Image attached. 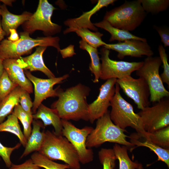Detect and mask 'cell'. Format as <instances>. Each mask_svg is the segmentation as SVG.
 <instances>
[{"label": "cell", "instance_id": "6da1fadb", "mask_svg": "<svg viewBox=\"0 0 169 169\" xmlns=\"http://www.w3.org/2000/svg\"><path fill=\"white\" fill-rule=\"evenodd\" d=\"M90 88L79 84L65 91L59 90L58 99L52 105L61 119L89 120V105L87 97Z\"/></svg>", "mask_w": 169, "mask_h": 169}, {"label": "cell", "instance_id": "7a4b0ae2", "mask_svg": "<svg viewBox=\"0 0 169 169\" xmlns=\"http://www.w3.org/2000/svg\"><path fill=\"white\" fill-rule=\"evenodd\" d=\"M19 39L12 41L3 40L0 43V58L6 59H18L22 56L30 54L33 48L37 46H51L55 48L58 52L61 49L58 37L46 36L32 38L25 32L20 33Z\"/></svg>", "mask_w": 169, "mask_h": 169}, {"label": "cell", "instance_id": "3957f363", "mask_svg": "<svg viewBox=\"0 0 169 169\" xmlns=\"http://www.w3.org/2000/svg\"><path fill=\"white\" fill-rule=\"evenodd\" d=\"M120 90V88L116 83L115 93L111 101V110L110 112L111 120L123 130H125L127 127L134 129L139 136L148 140L149 133L145 131L140 117L135 112L132 105L122 96Z\"/></svg>", "mask_w": 169, "mask_h": 169}, {"label": "cell", "instance_id": "277c9868", "mask_svg": "<svg viewBox=\"0 0 169 169\" xmlns=\"http://www.w3.org/2000/svg\"><path fill=\"white\" fill-rule=\"evenodd\" d=\"M45 132V140L38 152L51 160L64 162L70 169H80L77 152L67 139L54 131L47 130Z\"/></svg>", "mask_w": 169, "mask_h": 169}, {"label": "cell", "instance_id": "5b68a950", "mask_svg": "<svg viewBox=\"0 0 169 169\" xmlns=\"http://www.w3.org/2000/svg\"><path fill=\"white\" fill-rule=\"evenodd\" d=\"M146 16L139 0H125L121 5L107 11L103 20L115 28L130 31L138 27Z\"/></svg>", "mask_w": 169, "mask_h": 169}, {"label": "cell", "instance_id": "8992f818", "mask_svg": "<svg viewBox=\"0 0 169 169\" xmlns=\"http://www.w3.org/2000/svg\"><path fill=\"white\" fill-rule=\"evenodd\" d=\"M97 120L95 128L87 138V148L97 147L106 142L115 143L129 147L135 146L127 140L126 138L128 136L124 133L125 130L120 128L112 121L109 111Z\"/></svg>", "mask_w": 169, "mask_h": 169}, {"label": "cell", "instance_id": "52a82bcc", "mask_svg": "<svg viewBox=\"0 0 169 169\" xmlns=\"http://www.w3.org/2000/svg\"><path fill=\"white\" fill-rule=\"evenodd\" d=\"M161 64L159 56L147 57L142 65L136 71V75L147 83L150 91V101L153 103L169 96V92L165 88L159 73Z\"/></svg>", "mask_w": 169, "mask_h": 169}, {"label": "cell", "instance_id": "ba28073f", "mask_svg": "<svg viewBox=\"0 0 169 169\" xmlns=\"http://www.w3.org/2000/svg\"><path fill=\"white\" fill-rule=\"evenodd\" d=\"M47 0H40L36 12L22 24L24 31L29 34L37 30L42 31L46 36H52L60 33L61 26L53 23L51 17L56 9Z\"/></svg>", "mask_w": 169, "mask_h": 169}, {"label": "cell", "instance_id": "9c48e42d", "mask_svg": "<svg viewBox=\"0 0 169 169\" xmlns=\"http://www.w3.org/2000/svg\"><path fill=\"white\" fill-rule=\"evenodd\" d=\"M63 126L62 135L72 145L78 153L80 163L85 164L94 158L93 150L87 147V138L93 128L85 126L82 129L76 127L68 120L61 119Z\"/></svg>", "mask_w": 169, "mask_h": 169}, {"label": "cell", "instance_id": "30bf717a", "mask_svg": "<svg viewBox=\"0 0 169 169\" xmlns=\"http://www.w3.org/2000/svg\"><path fill=\"white\" fill-rule=\"evenodd\" d=\"M151 106L145 108L137 113L144 130L151 133L169 125V99L164 98Z\"/></svg>", "mask_w": 169, "mask_h": 169}, {"label": "cell", "instance_id": "8fae6325", "mask_svg": "<svg viewBox=\"0 0 169 169\" xmlns=\"http://www.w3.org/2000/svg\"><path fill=\"white\" fill-rule=\"evenodd\" d=\"M110 50L104 47L100 50L101 63L100 79L102 80L120 79L131 75L143 63V61L129 62L113 60L110 58Z\"/></svg>", "mask_w": 169, "mask_h": 169}, {"label": "cell", "instance_id": "7c38bea8", "mask_svg": "<svg viewBox=\"0 0 169 169\" xmlns=\"http://www.w3.org/2000/svg\"><path fill=\"white\" fill-rule=\"evenodd\" d=\"M116 83L125 94L133 100L138 109L142 110L150 105V89L144 79H135L130 75L117 79Z\"/></svg>", "mask_w": 169, "mask_h": 169}, {"label": "cell", "instance_id": "4fadbf2b", "mask_svg": "<svg viewBox=\"0 0 169 169\" xmlns=\"http://www.w3.org/2000/svg\"><path fill=\"white\" fill-rule=\"evenodd\" d=\"M24 72L26 76L34 85V98L32 110L33 114L36 113L44 100L50 97H58L59 90L54 89V86L69 77V74H66L60 77L43 79L33 76L28 70H24Z\"/></svg>", "mask_w": 169, "mask_h": 169}, {"label": "cell", "instance_id": "5bb4252c", "mask_svg": "<svg viewBox=\"0 0 169 169\" xmlns=\"http://www.w3.org/2000/svg\"><path fill=\"white\" fill-rule=\"evenodd\" d=\"M116 80L113 78L106 80L100 88L97 99L89 104V120L91 123H93L108 111V108L110 106L115 93Z\"/></svg>", "mask_w": 169, "mask_h": 169}, {"label": "cell", "instance_id": "9a60e30c", "mask_svg": "<svg viewBox=\"0 0 169 169\" xmlns=\"http://www.w3.org/2000/svg\"><path fill=\"white\" fill-rule=\"evenodd\" d=\"M103 46L117 52V57L120 59L126 56L140 58L143 56L149 57L154 55L153 51L147 42L140 40H128L116 44H106Z\"/></svg>", "mask_w": 169, "mask_h": 169}, {"label": "cell", "instance_id": "2e32d148", "mask_svg": "<svg viewBox=\"0 0 169 169\" xmlns=\"http://www.w3.org/2000/svg\"><path fill=\"white\" fill-rule=\"evenodd\" d=\"M115 0H99L97 4L89 11L83 13L78 17L69 18L65 21L64 23L68 27L64 31L65 34L80 28H85L95 32L98 31V29L91 21V17L101 8L107 7L117 1Z\"/></svg>", "mask_w": 169, "mask_h": 169}, {"label": "cell", "instance_id": "e0dca14e", "mask_svg": "<svg viewBox=\"0 0 169 169\" xmlns=\"http://www.w3.org/2000/svg\"><path fill=\"white\" fill-rule=\"evenodd\" d=\"M3 63L4 69L11 80L29 93H33L31 82L26 76L18 59H6Z\"/></svg>", "mask_w": 169, "mask_h": 169}, {"label": "cell", "instance_id": "ac0fdd59", "mask_svg": "<svg viewBox=\"0 0 169 169\" xmlns=\"http://www.w3.org/2000/svg\"><path fill=\"white\" fill-rule=\"evenodd\" d=\"M47 48L38 46L32 54L18 59L23 70H29L30 72L38 70L43 73L49 78L55 77L54 74L45 65L43 60V54Z\"/></svg>", "mask_w": 169, "mask_h": 169}, {"label": "cell", "instance_id": "d6986e66", "mask_svg": "<svg viewBox=\"0 0 169 169\" xmlns=\"http://www.w3.org/2000/svg\"><path fill=\"white\" fill-rule=\"evenodd\" d=\"M33 117L35 120H41L45 126L52 125L54 129V133L57 135H62L61 119L56 109L49 108L41 103L36 113L33 114Z\"/></svg>", "mask_w": 169, "mask_h": 169}, {"label": "cell", "instance_id": "ffe728a7", "mask_svg": "<svg viewBox=\"0 0 169 169\" xmlns=\"http://www.w3.org/2000/svg\"><path fill=\"white\" fill-rule=\"evenodd\" d=\"M1 11L2 26L7 36L10 35V30H16L19 26L28 21L33 14L27 11L20 15L13 14L9 11L6 5L4 4L1 5Z\"/></svg>", "mask_w": 169, "mask_h": 169}, {"label": "cell", "instance_id": "44dd1931", "mask_svg": "<svg viewBox=\"0 0 169 169\" xmlns=\"http://www.w3.org/2000/svg\"><path fill=\"white\" fill-rule=\"evenodd\" d=\"M33 128L31 135L27 141L25 149L20 158L28 156L33 152H38L42 147L45 140L44 131L41 132L40 129L43 124L40 121L33 120Z\"/></svg>", "mask_w": 169, "mask_h": 169}, {"label": "cell", "instance_id": "7402d4cb", "mask_svg": "<svg viewBox=\"0 0 169 169\" xmlns=\"http://www.w3.org/2000/svg\"><path fill=\"white\" fill-rule=\"evenodd\" d=\"M93 24L96 27L105 30L110 34L111 37L109 39L110 42L117 40L120 42L130 39H136L147 42L146 38L135 36L129 31L115 28L104 20L93 23Z\"/></svg>", "mask_w": 169, "mask_h": 169}, {"label": "cell", "instance_id": "603a6c76", "mask_svg": "<svg viewBox=\"0 0 169 169\" xmlns=\"http://www.w3.org/2000/svg\"><path fill=\"white\" fill-rule=\"evenodd\" d=\"M23 89L18 86L0 103V124L5 118L12 113L15 106L19 103Z\"/></svg>", "mask_w": 169, "mask_h": 169}, {"label": "cell", "instance_id": "cb8c5ba5", "mask_svg": "<svg viewBox=\"0 0 169 169\" xmlns=\"http://www.w3.org/2000/svg\"><path fill=\"white\" fill-rule=\"evenodd\" d=\"M79 44L80 49L87 51L90 56L91 63L89 69L95 76L93 82L97 83L100 79L101 67L98 49L90 46L82 39L79 41Z\"/></svg>", "mask_w": 169, "mask_h": 169}, {"label": "cell", "instance_id": "d4e9b609", "mask_svg": "<svg viewBox=\"0 0 169 169\" xmlns=\"http://www.w3.org/2000/svg\"><path fill=\"white\" fill-rule=\"evenodd\" d=\"M2 131L9 132L17 136L21 144L25 147L27 141L21 131L18 119L13 112L6 120L0 124V132Z\"/></svg>", "mask_w": 169, "mask_h": 169}, {"label": "cell", "instance_id": "484cf974", "mask_svg": "<svg viewBox=\"0 0 169 169\" xmlns=\"http://www.w3.org/2000/svg\"><path fill=\"white\" fill-rule=\"evenodd\" d=\"M128 147L125 146H120L117 143L113 146L114 154L119 161V169H136L141 164L131 160L128 154Z\"/></svg>", "mask_w": 169, "mask_h": 169}, {"label": "cell", "instance_id": "4316f807", "mask_svg": "<svg viewBox=\"0 0 169 169\" xmlns=\"http://www.w3.org/2000/svg\"><path fill=\"white\" fill-rule=\"evenodd\" d=\"M74 32L88 44L94 48L97 49L106 44L102 40L103 34L98 31L93 32L87 28H80L75 30Z\"/></svg>", "mask_w": 169, "mask_h": 169}, {"label": "cell", "instance_id": "83f0119b", "mask_svg": "<svg viewBox=\"0 0 169 169\" xmlns=\"http://www.w3.org/2000/svg\"><path fill=\"white\" fill-rule=\"evenodd\" d=\"M131 142L136 147L144 146L149 148L154 152L158 157L157 161L164 162L169 167V150L159 146L151 141L146 140L143 142L139 141L134 137H131Z\"/></svg>", "mask_w": 169, "mask_h": 169}, {"label": "cell", "instance_id": "f1b7e54d", "mask_svg": "<svg viewBox=\"0 0 169 169\" xmlns=\"http://www.w3.org/2000/svg\"><path fill=\"white\" fill-rule=\"evenodd\" d=\"M31 159L37 166L45 169H70L67 164H61L54 162L38 152H34L31 156Z\"/></svg>", "mask_w": 169, "mask_h": 169}, {"label": "cell", "instance_id": "f546056e", "mask_svg": "<svg viewBox=\"0 0 169 169\" xmlns=\"http://www.w3.org/2000/svg\"><path fill=\"white\" fill-rule=\"evenodd\" d=\"M13 113L19 119L23 126V134L27 141L29 137L32 130L31 125L33 120V114H29L21 107L19 104L16 105Z\"/></svg>", "mask_w": 169, "mask_h": 169}, {"label": "cell", "instance_id": "4dcf8cb0", "mask_svg": "<svg viewBox=\"0 0 169 169\" xmlns=\"http://www.w3.org/2000/svg\"><path fill=\"white\" fill-rule=\"evenodd\" d=\"M148 140L162 148L169 150V125L149 133Z\"/></svg>", "mask_w": 169, "mask_h": 169}, {"label": "cell", "instance_id": "1f68e13d", "mask_svg": "<svg viewBox=\"0 0 169 169\" xmlns=\"http://www.w3.org/2000/svg\"><path fill=\"white\" fill-rule=\"evenodd\" d=\"M147 13L156 14L166 11L169 6V0H139Z\"/></svg>", "mask_w": 169, "mask_h": 169}, {"label": "cell", "instance_id": "d6a6232c", "mask_svg": "<svg viewBox=\"0 0 169 169\" xmlns=\"http://www.w3.org/2000/svg\"><path fill=\"white\" fill-rule=\"evenodd\" d=\"M98 156L103 169H114L117 159L113 149H101L99 151Z\"/></svg>", "mask_w": 169, "mask_h": 169}, {"label": "cell", "instance_id": "836d02e7", "mask_svg": "<svg viewBox=\"0 0 169 169\" xmlns=\"http://www.w3.org/2000/svg\"><path fill=\"white\" fill-rule=\"evenodd\" d=\"M18 86L11 80L4 69L0 78V103Z\"/></svg>", "mask_w": 169, "mask_h": 169}, {"label": "cell", "instance_id": "e575fe53", "mask_svg": "<svg viewBox=\"0 0 169 169\" xmlns=\"http://www.w3.org/2000/svg\"><path fill=\"white\" fill-rule=\"evenodd\" d=\"M159 57L163 64V71L160 76L163 83H166L169 86V65L168 62V56L164 46L160 44L158 47Z\"/></svg>", "mask_w": 169, "mask_h": 169}, {"label": "cell", "instance_id": "d590c367", "mask_svg": "<svg viewBox=\"0 0 169 169\" xmlns=\"http://www.w3.org/2000/svg\"><path fill=\"white\" fill-rule=\"evenodd\" d=\"M21 145L20 143H18L13 147H8L3 146L0 142V156L2 157L8 167L9 168L12 164L10 158L12 152L19 148Z\"/></svg>", "mask_w": 169, "mask_h": 169}, {"label": "cell", "instance_id": "8d00e7d4", "mask_svg": "<svg viewBox=\"0 0 169 169\" xmlns=\"http://www.w3.org/2000/svg\"><path fill=\"white\" fill-rule=\"evenodd\" d=\"M29 94L27 91L23 89L20 97L19 103L24 110L29 114L32 115V108L33 107V102Z\"/></svg>", "mask_w": 169, "mask_h": 169}, {"label": "cell", "instance_id": "74e56055", "mask_svg": "<svg viewBox=\"0 0 169 169\" xmlns=\"http://www.w3.org/2000/svg\"><path fill=\"white\" fill-rule=\"evenodd\" d=\"M154 28L159 34L165 47L169 46V29L165 26H155Z\"/></svg>", "mask_w": 169, "mask_h": 169}, {"label": "cell", "instance_id": "f35d334b", "mask_svg": "<svg viewBox=\"0 0 169 169\" xmlns=\"http://www.w3.org/2000/svg\"><path fill=\"white\" fill-rule=\"evenodd\" d=\"M9 169H40V167L36 165L30 158L20 164H12Z\"/></svg>", "mask_w": 169, "mask_h": 169}, {"label": "cell", "instance_id": "ab89813d", "mask_svg": "<svg viewBox=\"0 0 169 169\" xmlns=\"http://www.w3.org/2000/svg\"><path fill=\"white\" fill-rule=\"evenodd\" d=\"M10 34L9 37H8V40L12 41H15L19 39V36L16 29H10Z\"/></svg>", "mask_w": 169, "mask_h": 169}, {"label": "cell", "instance_id": "60d3db41", "mask_svg": "<svg viewBox=\"0 0 169 169\" xmlns=\"http://www.w3.org/2000/svg\"><path fill=\"white\" fill-rule=\"evenodd\" d=\"M0 16H0V43L3 40L4 36L6 35V34L3 29L2 26Z\"/></svg>", "mask_w": 169, "mask_h": 169}, {"label": "cell", "instance_id": "b9f144b4", "mask_svg": "<svg viewBox=\"0 0 169 169\" xmlns=\"http://www.w3.org/2000/svg\"><path fill=\"white\" fill-rule=\"evenodd\" d=\"M3 61V60L0 58V78L2 76L4 69Z\"/></svg>", "mask_w": 169, "mask_h": 169}, {"label": "cell", "instance_id": "7bdbcfd3", "mask_svg": "<svg viewBox=\"0 0 169 169\" xmlns=\"http://www.w3.org/2000/svg\"><path fill=\"white\" fill-rule=\"evenodd\" d=\"M14 0H1L0 2H1L3 3L4 4L9 6H12V3L13 2Z\"/></svg>", "mask_w": 169, "mask_h": 169}, {"label": "cell", "instance_id": "ee69618b", "mask_svg": "<svg viewBox=\"0 0 169 169\" xmlns=\"http://www.w3.org/2000/svg\"><path fill=\"white\" fill-rule=\"evenodd\" d=\"M136 169H143V167L142 164H141L139 167Z\"/></svg>", "mask_w": 169, "mask_h": 169}, {"label": "cell", "instance_id": "f6af8a7d", "mask_svg": "<svg viewBox=\"0 0 169 169\" xmlns=\"http://www.w3.org/2000/svg\"><path fill=\"white\" fill-rule=\"evenodd\" d=\"M1 5H0V16L1 15Z\"/></svg>", "mask_w": 169, "mask_h": 169}, {"label": "cell", "instance_id": "bcb514c9", "mask_svg": "<svg viewBox=\"0 0 169 169\" xmlns=\"http://www.w3.org/2000/svg\"></svg>", "mask_w": 169, "mask_h": 169}]
</instances>
